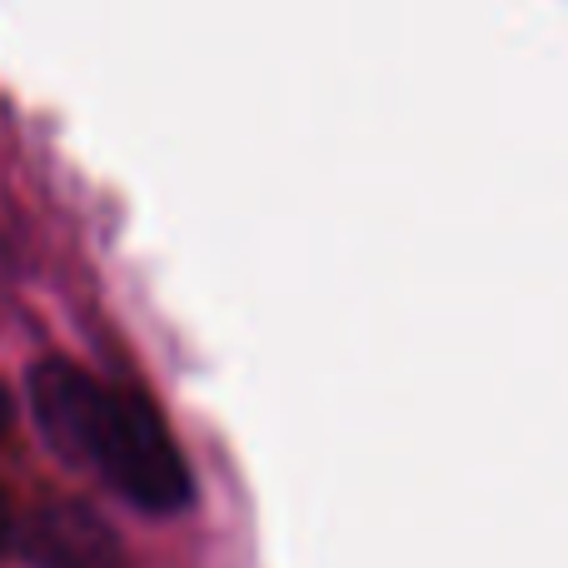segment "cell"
Returning <instances> with one entry per match:
<instances>
[{"instance_id": "obj_4", "label": "cell", "mask_w": 568, "mask_h": 568, "mask_svg": "<svg viewBox=\"0 0 568 568\" xmlns=\"http://www.w3.org/2000/svg\"><path fill=\"white\" fill-rule=\"evenodd\" d=\"M6 529H10V519H6V504H0V539H6Z\"/></svg>"}, {"instance_id": "obj_3", "label": "cell", "mask_w": 568, "mask_h": 568, "mask_svg": "<svg viewBox=\"0 0 568 568\" xmlns=\"http://www.w3.org/2000/svg\"><path fill=\"white\" fill-rule=\"evenodd\" d=\"M6 424H10V404H6V394H0V434H6Z\"/></svg>"}, {"instance_id": "obj_1", "label": "cell", "mask_w": 568, "mask_h": 568, "mask_svg": "<svg viewBox=\"0 0 568 568\" xmlns=\"http://www.w3.org/2000/svg\"><path fill=\"white\" fill-rule=\"evenodd\" d=\"M40 429L60 454L90 464L110 489L145 514H180L195 499L185 454L145 399L80 374L75 364H40L30 374Z\"/></svg>"}, {"instance_id": "obj_2", "label": "cell", "mask_w": 568, "mask_h": 568, "mask_svg": "<svg viewBox=\"0 0 568 568\" xmlns=\"http://www.w3.org/2000/svg\"><path fill=\"white\" fill-rule=\"evenodd\" d=\"M40 568H120V539L85 504H55L36 519L26 539Z\"/></svg>"}]
</instances>
